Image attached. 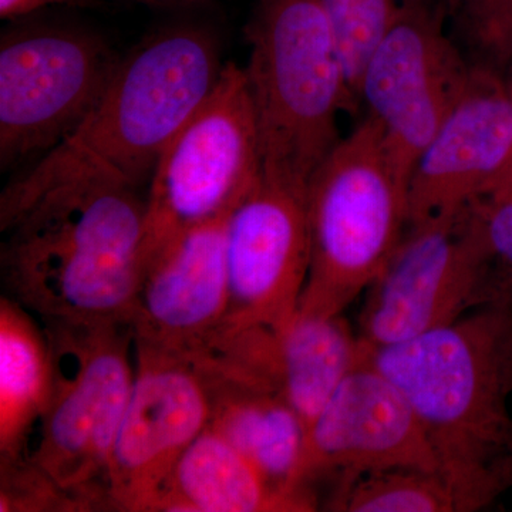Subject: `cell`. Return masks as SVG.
<instances>
[{
	"label": "cell",
	"mask_w": 512,
	"mask_h": 512,
	"mask_svg": "<svg viewBox=\"0 0 512 512\" xmlns=\"http://www.w3.org/2000/svg\"><path fill=\"white\" fill-rule=\"evenodd\" d=\"M366 359L406 397L460 512L512 487V299Z\"/></svg>",
	"instance_id": "6da1fadb"
},
{
	"label": "cell",
	"mask_w": 512,
	"mask_h": 512,
	"mask_svg": "<svg viewBox=\"0 0 512 512\" xmlns=\"http://www.w3.org/2000/svg\"><path fill=\"white\" fill-rule=\"evenodd\" d=\"M217 39L197 26L157 33L120 59L92 113L16 175L0 195V220L40 195L80 183L150 184L175 134L220 79Z\"/></svg>",
	"instance_id": "7a4b0ae2"
},
{
	"label": "cell",
	"mask_w": 512,
	"mask_h": 512,
	"mask_svg": "<svg viewBox=\"0 0 512 512\" xmlns=\"http://www.w3.org/2000/svg\"><path fill=\"white\" fill-rule=\"evenodd\" d=\"M146 197L64 185L0 220L5 295L40 322H128L141 274Z\"/></svg>",
	"instance_id": "3957f363"
},
{
	"label": "cell",
	"mask_w": 512,
	"mask_h": 512,
	"mask_svg": "<svg viewBox=\"0 0 512 512\" xmlns=\"http://www.w3.org/2000/svg\"><path fill=\"white\" fill-rule=\"evenodd\" d=\"M247 66L264 177L308 190L356 96L322 0H256Z\"/></svg>",
	"instance_id": "277c9868"
},
{
	"label": "cell",
	"mask_w": 512,
	"mask_h": 512,
	"mask_svg": "<svg viewBox=\"0 0 512 512\" xmlns=\"http://www.w3.org/2000/svg\"><path fill=\"white\" fill-rule=\"evenodd\" d=\"M306 204L311 262L298 311L343 315L382 274L409 228V184L372 116L316 168Z\"/></svg>",
	"instance_id": "5b68a950"
},
{
	"label": "cell",
	"mask_w": 512,
	"mask_h": 512,
	"mask_svg": "<svg viewBox=\"0 0 512 512\" xmlns=\"http://www.w3.org/2000/svg\"><path fill=\"white\" fill-rule=\"evenodd\" d=\"M53 386L25 457L35 461L87 512L111 511L107 471L134 380L128 322H42Z\"/></svg>",
	"instance_id": "8992f818"
},
{
	"label": "cell",
	"mask_w": 512,
	"mask_h": 512,
	"mask_svg": "<svg viewBox=\"0 0 512 512\" xmlns=\"http://www.w3.org/2000/svg\"><path fill=\"white\" fill-rule=\"evenodd\" d=\"M262 174L247 74L227 62L210 96L158 160L148 184L141 268L187 229L234 211Z\"/></svg>",
	"instance_id": "52a82bcc"
},
{
	"label": "cell",
	"mask_w": 512,
	"mask_h": 512,
	"mask_svg": "<svg viewBox=\"0 0 512 512\" xmlns=\"http://www.w3.org/2000/svg\"><path fill=\"white\" fill-rule=\"evenodd\" d=\"M120 59L101 37L64 26H33L0 46V164L40 158L99 103Z\"/></svg>",
	"instance_id": "ba28073f"
},
{
	"label": "cell",
	"mask_w": 512,
	"mask_h": 512,
	"mask_svg": "<svg viewBox=\"0 0 512 512\" xmlns=\"http://www.w3.org/2000/svg\"><path fill=\"white\" fill-rule=\"evenodd\" d=\"M357 333L366 350L443 328L501 299L468 207L407 228L366 291Z\"/></svg>",
	"instance_id": "9c48e42d"
},
{
	"label": "cell",
	"mask_w": 512,
	"mask_h": 512,
	"mask_svg": "<svg viewBox=\"0 0 512 512\" xmlns=\"http://www.w3.org/2000/svg\"><path fill=\"white\" fill-rule=\"evenodd\" d=\"M474 66L444 28V6L402 0L367 60L359 97L383 131L393 167L410 184L421 154L466 94Z\"/></svg>",
	"instance_id": "30bf717a"
},
{
	"label": "cell",
	"mask_w": 512,
	"mask_h": 512,
	"mask_svg": "<svg viewBox=\"0 0 512 512\" xmlns=\"http://www.w3.org/2000/svg\"><path fill=\"white\" fill-rule=\"evenodd\" d=\"M211 414L210 386L192 357L134 340L133 387L107 471L111 511L151 512Z\"/></svg>",
	"instance_id": "8fae6325"
},
{
	"label": "cell",
	"mask_w": 512,
	"mask_h": 512,
	"mask_svg": "<svg viewBox=\"0 0 512 512\" xmlns=\"http://www.w3.org/2000/svg\"><path fill=\"white\" fill-rule=\"evenodd\" d=\"M399 467L437 471V460L406 397L365 359L306 429L298 485L315 494L320 481Z\"/></svg>",
	"instance_id": "7c38bea8"
},
{
	"label": "cell",
	"mask_w": 512,
	"mask_h": 512,
	"mask_svg": "<svg viewBox=\"0 0 512 512\" xmlns=\"http://www.w3.org/2000/svg\"><path fill=\"white\" fill-rule=\"evenodd\" d=\"M306 192L262 174L232 211L229 308L221 329L278 326L298 311L311 262Z\"/></svg>",
	"instance_id": "4fadbf2b"
},
{
	"label": "cell",
	"mask_w": 512,
	"mask_h": 512,
	"mask_svg": "<svg viewBox=\"0 0 512 512\" xmlns=\"http://www.w3.org/2000/svg\"><path fill=\"white\" fill-rule=\"evenodd\" d=\"M512 165V77L474 66L409 184V227L461 214L490 194Z\"/></svg>",
	"instance_id": "5bb4252c"
},
{
	"label": "cell",
	"mask_w": 512,
	"mask_h": 512,
	"mask_svg": "<svg viewBox=\"0 0 512 512\" xmlns=\"http://www.w3.org/2000/svg\"><path fill=\"white\" fill-rule=\"evenodd\" d=\"M194 357L279 394L308 429L366 348L343 315L296 311L278 326L221 329Z\"/></svg>",
	"instance_id": "9a60e30c"
},
{
	"label": "cell",
	"mask_w": 512,
	"mask_h": 512,
	"mask_svg": "<svg viewBox=\"0 0 512 512\" xmlns=\"http://www.w3.org/2000/svg\"><path fill=\"white\" fill-rule=\"evenodd\" d=\"M232 212L195 225L141 268L130 325L134 340L201 355L227 319V232Z\"/></svg>",
	"instance_id": "2e32d148"
},
{
	"label": "cell",
	"mask_w": 512,
	"mask_h": 512,
	"mask_svg": "<svg viewBox=\"0 0 512 512\" xmlns=\"http://www.w3.org/2000/svg\"><path fill=\"white\" fill-rule=\"evenodd\" d=\"M207 377L212 400L210 427L251 461L275 488L311 501L298 485L306 427L279 394L232 375L210 360L192 357Z\"/></svg>",
	"instance_id": "e0dca14e"
},
{
	"label": "cell",
	"mask_w": 512,
	"mask_h": 512,
	"mask_svg": "<svg viewBox=\"0 0 512 512\" xmlns=\"http://www.w3.org/2000/svg\"><path fill=\"white\" fill-rule=\"evenodd\" d=\"M278 490L237 448L207 427L175 464L151 512H309Z\"/></svg>",
	"instance_id": "ac0fdd59"
},
{
	"label": "cell",
	"mask_w": 512,
	"mask_h": 512,
	"mask_svg": "<svg viewBox=\"0 0 512 512\" xmlns=\"http://www.w3.org/2000/svg\"><path fill=\"white\" fill-rule=\"evenodd\" d=\"M53 386L45 326L25 306L0 298V460L25 457Z\"/></svg>",
	"instance_id": "d6986e66"
},
{
	"label": "cell",
	"mask_w": 512,
	"mask_h": 512,
	"mask_svg": "<svg viewBox=\"0 0 512 512\" xmlns=\"http://www.w3.org/2000/svg\"><path fill=\"white\" fill-rule=\"evenodd\" d=\"M328 511L460 512L453 490L439 471L399 467L363 474L335 485Z\"/></svg>",
	"instance_id": "ffe728a7"
},
{
	"label": "cell",
	"mask_w": 512,
	"mask_h": 512,
	"mask_svg": "<svg viewBox=\"0 0 512 512\" xmlns=\"http://www.w3.org/2000/svg\"><path fill=\"white\" fill-rule=\"evenodd\" d=\"M345 62L352 92L359 84L370 55L392 25L399 0H322Z\"/></svg>",
	"instance_id": "44dd1931"
},
{
	"label": "cell",
	"mask_w": 512,
	"mask_h": 512,
	"mask_svg": "<svg viewBox=\"0 0 512 512\" xmlns=\"http://www.w3.org/2000/svg\"><path fill=\"white\" fill-rule=\"evenodd\" d=\"M0 512H87L86 505L28 457L0 460Z\"/></svg>",
	"instance_id": "7402d4cb"
},
{
	"label": "cell",
	"mask_w": 512,
	"mask_h": 512,
	"mask_svg": "<svg viewBox=\"0 0 512 512\" xmlns=\"http://www.w3.org/2000/svg\"><path fill=\"white\" fill-rule=\"evenodd\" d=\"M464 40L474 66L508 74L512 69V0H458Z\"/></svg>",
	"instance_id": "603a6c76"
},
{
	"label": "cell",
	"mask_w": 512,
	"mask_h": 512,
	"mask_svg": "<svg viewBox=\"0 0 512 512\" xmlns=\"http://www.w3.org/2000/svg\"><path fill=\"white\" fill-rule=\"evenodd\" d=\"M481 247L487 256L498 293L512 299V192L468 207Z\"/></svg>",
	"instance_id": "cb8c5ba5"
},
{
	"label": "cell",
	"mask_w": 512,
	"mask_h": 512,
	"mask_svg": "<svg viewBox=\"0 0 512 512\" xmlns=\"http://www.w3.org/2000/svg\"><path fill=\"white\" fill-rule=\"evenodd\" d=\"M97 0H0V18L18 19L50 5L86 6Z\"/></svg>",
	"instance_id": "d4e9b609"
},
{
	"label": "cell",
	"mask_w": 512,
	"mask_h": 512,
	"mask_svg": "<svg viewBox=\"0 0 512 512\" xmlns=\"http://www.w3.org/2000/svg\"><path fill=\"white\" fill-rule=\"evenodd\" d=\"M512 192V165L510 170L507 171L503 175L500 181H498L497 185L491 190L490 194L487 197L483 198V200H495V198L505 197V195L511 194Z\"/></svg>",
	"instance_id": "484cf974"
},
{
	"label": "cell",
	"mask_w": 512,
	"mask_h": 512,
	"mask_svg": "<svg viewBox=\"0 0 512 512\" xmlns=\"http://www.w3.org/2000/svg\"><path fill=\"white\" fill-rule=\"evenodd\" d=\"M143 2L153 3V5L191 6L200 5V3L208 2V0H143Z\"/></svg>",
	"instance_id": "4316f807"
},
{
	"label": "cell",
	"mask_w": 512,
	"mask_h": 512,
	"mask_svg": "<svg viewBox=\"0 0 512 512\" xmlns=\"http://www.w3.org/2000/svg\"><path fill=\"white\" fill-rule=\"evenodd\" d=\"M507 76H511L512 77V69L510 70V72H508Z\"/></svg>",
	"instance_id": "83f0119b"
}]
</instances>
